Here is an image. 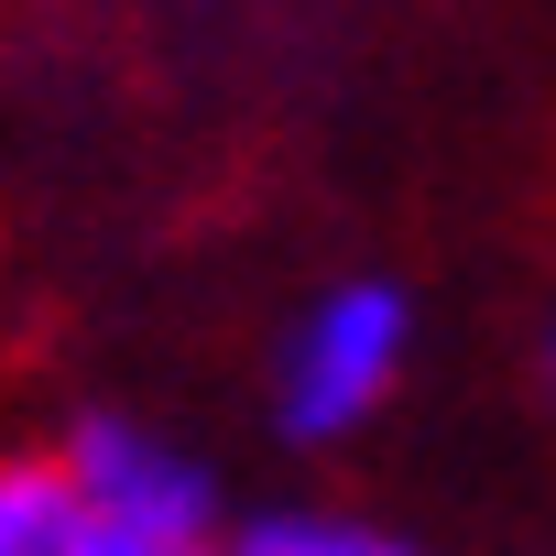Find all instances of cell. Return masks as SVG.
Returning <instances> with one entry per match:
<instances>
[{"mask_svg": "<svg viewBox=\"0 0 556 556\" xmlns=\"http://www.w3.org/2000/svg\"><path fill=\"white\" fill-rule=\"evenodd\" d=\"M88 502V523L121 534H175V545H218V469H197L175 437L131 426V415H77L66 458H55Z\"/></svg>", "mask_w": 556, "mask_h": 556, "instance_id": "7a4b0ae2", "label": "cell"}, {"mask_svg": "<svg viewBox=\"0 0 556 556\" xmlns=\"http://www.w3.org/2000/svg\"><path fill=\"white\" fill-rule=\"evenodd\" d=\"M88 502L55 458H0V556H77Z\"/></svg>", "mask_w": 556, "mask_h": 556, "instance_id": "3957f363", "label": "cell"}, {"mask_svg": "<svg viewBox=\"0 0 556 556\" xmlns=\"http://www.w3.org/2000/svg\"><path fill=\"white\" fill-rule=\"evenodd\" d=\"M545 393H556V328H545Z\"/></svg>", "mask_w": 556, "mask_h": 556, "instance_id": "8992f818", "label": "cell"}, {"mask_svg": "<svg viewBox=\"0 0 556 556\" xmlns=\"http://www.w3.org/2000/svg\"><path fill=\"white\" fill-rule=\"evenodd\" d=\"M218 556H415V545H393L382 523H361V513H251Z\"/></svg>", "mask_w": 556, "mask_h": 556, "instance_id": "277c9868", "label": "cell"}, {"mask_svg": "<svg viewBox=\"0 0 556 556\" xmlns=\"http://www.w3.org/2000/svg\"><path fill=\"white\" fill-rule=\"evenodd\" d=\"M404 361H415L404 285H328L285 328V350H273V426H285L295 447H339L350 426H371L393 404Z\"/></svg>", "mask_w": 556, "mask_h": 556, "instance_id": "6da1fadb", "label": "cell"}, {"mask_svg": "<svg viewBox=\"0 0 556 556\" xmlns=\"http://www.w3.org/2000/svg\"><path fill=\"white\" fill-rule=\"evenodd\" d=\"M77 556H218V545H175V534H121V523H88Z\"/></svg>", "mask_w": 556, "mask_h": 556, "instance_id": "5b68a950", "label": "cell"}]
</instances>
